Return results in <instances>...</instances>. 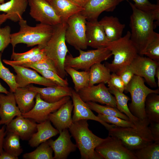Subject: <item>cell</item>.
I'll use <instances>...</instances> for the list:
<instances>
[{"instance_id": "44dd1931", "label": "cell", "mask_w": 159, "mask_h": 159, "mask_svg": "<svg viewBox=\"0 0 159 159\" xmlns=\"http://www.w3.org/2000/svg\"><path fill=\"white\" fill-rule=\"evenodd\" d=\"M22 113L16 105L14 93H0V124L7 125L15 117Z\"/></svg>"}, {"instance_id": "836d02e7", "label": "cell", "mask_w": 159, "mask_h": 159, "mask_svg": "<svg viewBox=\"0 0 159 159\" xmlns=\"http://www.w3.org/2000/svg\"><path fill=\"white\" fill-rule=\"evenodd\" d=\"M53 152L47 141L40 144L33 151L24 154L23 158L25 159H53Z\"/></svg>"}, {"instance_id": "52a82bcc", "label": "cell", "mask_w": 159, "mask_h": 159, "mask_svg": "<svg viewBox=\"0 0 159 159\" xmlns=\"http://www.w3.org/2000/svg\"><path fill=\"white\" fill-rule=\"evenodd\" d=\"M145 80L134 75L125 91L130 94L131 102L128 107L132 114L140 121L148 120L145 112V103L148 95L152 93L159 94V88L152 90L145 85Z\"/></svg>"}, {"instance_id": "f35d334b", "label": "cell", "mask_w": 159, "mask_h": 159, "mask_svg": "<svg viewBox=\"0 0 159 159\" xmlns=\"http://www.w3.org/2000/svg\"><path fill=\"white\" fill-rule=\"evenodd\" d=\"M143 55L156 61L159 62V34L155 32L154 37L148 44Z\"/></svg>"}, {"instance_id": "ba28073f", "label": "cell", "mask_w": 159, "mask_h": 159, "mask_svg": "<svg viewBox=\"0 0 159 159\" xmlns=\"http://www.w3.org/2000/svg\"><path fill=\"white\" fill-rule=\"evenodd\" d=\"M79 55L74 57L72 55H67L65 67H69L78 70L89 71L94 64L101 63L112 55L111 52L107 47L84 51L79 50Z\"/></svg>"}, {"instance_id": "7c38bea8", "label": "cell", "mask_w": 159, "mask_h": 159, "mask_svg": "<svg viewBox=\"0 0 159 159\" xmlns=\"http://www.w3.org/2000/svg\"><path fill=\"white\" fill-rule=\"evenodd\" d=\"M29 14L36 21L54 26L62 22L49 1L28 0Z\"/></svg>"}, {"instance_id": "4316f807", "label": "cell", "mask_w": 159, "mask_h": 159, "mask_svg": "<svg viewBox=\"0 0 159 159\" xmlns=\"http://www.w3.org/2000/svg\"><path fill=\"white\" fill-rule=\"evenodd\" d=\"M50 4L62 21L67 22L72 15L81 12L83 7L77 5L69 0H49Z\"/></svg>"}, {"instance_id": "ac0fdd59", "label": "cell", "mask_w": 159, "mask_h": 159, "mask_svg": "<svg viewBox=\"0 0 159 159\" xmlns=\"http://www.w3.org/2000/svg\"><path fill=\"white\" fill-rule=\"evenodd\" d=\"M119 3L118 0H87L80 13L87 21L97 20L103 12L113 11Z\"/></svg>"}, {"instance_id": "4fadbf2b", "label": "cell", "mask_w": 159, "mask_h": 159, "mask_svg": "<svg viewBox=\"0 0 159 159\" xmlns=\"http://www.w3.org/2000/svg\"><path fill=\"white\" fill-rule=\"evenodd\" d=\"M159 62L138 54L129 65L134 75L144 78L147 83L151 87L157 86L155 74Z\"/></svg>"}, {"instance_id": "60d3db41", "label": "cell", "mask_w": 159, "mask_h": 159, "mask_svg": "<svg viewBox=\"0 0 159 159\" xmlns=\"http://www.w3.org/2000/svg\"><path fill=\"white\" fill-rule=\"evenodd\" d=\"M40 74L42 76L48 79L57 86L66 87L68 86L69 83L67 79L61 78L57 73L51 70H42L37 69H34Z\"/></svg>"}, {"instance_id": "9f6ffc18", "label": "cell", "mask_w": 159, "mask_h": 159, "mask_svg": "<svg viewBox=\"0 0 159 159\" xmlns=\"http://www.w3.org/2000/svg\"><path fill=\"white\" fill-rule=\"evenodd\" d=\"M5 0H0V4L4 3Z\"/></svg>"}, {"instance_id": "8fae6325", "label": "cell", "mask_w": 159, "mask_h": 159, "mask_svg": "<svg viewBox=\"0 0 159 159\" xmlns=\"http://www.w3.org/2000/svg\"><path fill=\"white\" fill-rule=\"evenodd\" d=\"M35 104L29 111L22 114L25 118L31 119L36 123H40L48 119L49 115L58 110L62 105L70 100V97H64L60 100L53 103H49L43 100L39 94L35 97Z\"/></svg>"}, {"instance_id": "816d5d0a", "label": "cell", "mask_w": 159, "mask_h": 159, "mask_svg": "<svg viewBox=\"0 0 159 159\" xmlns=\"http://www.w3.org/2000/svg\"><path fill=\"white\" fill-rule=\"evenodd\" d=\"M69 1L83 8L87 0H69Z\"/></svg>"}, {"instance_id": "f546056e", "label": "cell", "mask_w": 159, "mask_h": 159, "mask_svg": "<svg viewBox=\"0 0 159 159\" xmlns=\"http://www.w3.org/2000/svg\"><path fill=\"white\" fill-rule=\"evenodd\" d=\"M108 88L110 92L114 95L116 100L117 108L120 112L125 114L130 120L135 124L142 121L133 115L130 111L127 102L130 99L127 96L114 87Z\"/></svg>"}, {"instance_id": "681fc988", "label": "cell", "mask_w": 159, "mask_h": 159, "mask_svg": "<svg viewBox=\"0 0 159 159\" xmlns=\"http://www.w3.org/2000/svg\"><path fill=\"white\" fill-rule=\"evenodd\" d=\"M5 127V125L3 126L1 128L0 127V155L4 151L3 143L4 138L7 133Z\"/></svg>"}, {"instance_id": "30bf717a", "label": "cell", "mask_w": 159, "mask_h": 159, "mask_svg": "<svg viewBox=\"0 0 159 159\" xmlns=\"http://www.w3.org/2000/svg\"><path fill=\"white\" fill-rule=\"evenodd\" d=\"M95 150L102 159H137L133 151L114 137L109 136Z\"/></svg>"}, {"instance_id": "e0dca14e", "label": "cell", "mask_w": 159, "mask_h": 159, "mask_svg": "<svg viewBox=\"0 0 159 159\" xmlns=\"http://www.w3.org/2000/svg\"><path fill=\"white\" fill-rule=\"evenodd\" d=\"M59 134L56 140L50 138L47 141L54 152V159H66L71 152L76 151L77 145L72 142L67 129L63 130Z\"/></svg>"}, {"instance_id": "484cf974", "label": "cell", "mask_w": 159, "mask_h": 159, "mask_svg": "<svg viewBox=\"0 0 159 159\" xmlns=\"http://www.w3.org/2000/svg\"><path fill=\"white\" fill-rule=\"evenodd\" d=\"M37 93L27 87H18L14 92L16 104L22 114L27 112L34 107Z\"/></svg>"}, {"instance_id": "ffe728a7", "label": "cell", "mask_w": 159, "mask_h": 159, "mask_svg": "<svg viewBox=\"0 0 159 159\" xmlns=\"http://www.w3.org/2000/svg\"><path fill=\"white\" fill-rule=\"evenodd\" d=\"M86 35L88 46L96 49L106 47L110 42L98 20L87 21Z\"/></svg>"}, {"instance_id": "cb8c5ba5", "label": "cell", "mask_w": 159, "mask_h": 159, "mask_svg": "<svg viewBox=\"0 0 159 159\" xmlns=\"http://www.w3.org/2000/svg\"><path fill=\"white\" fill-rule=\"evenodd\" d=\"M59 134V131L51 125L48 119L37 124V131L29 140V144L32 147H37L41 143Z\"/></svg>"}, {"instance_id": "7dc6e473", "label": "cell", "mask_w": 159, "mask_h": 159, "mask_svg": "<svg viewBox=\"0 0 159 159\" xmlns=\"http://www.w3.org/2000/svg\"><path fill=\"white\" fill-rule=\"evenodd\" d=\"M116 74L119 76L122 80L124 84L125 88L134 75L130 68L129 66L122 69Z\"/></svg>"}, {"instance_id": "83f0119b", "label": "cell", "mask_w": 159, "mask_h": 159, "mask_svg": "<svg viewBox=\"0 0 159 159\" xmlns=\"http://www.w3.org/2000/svg\"><path fill=\"white\" fill-rule=\"evenodd\" d=\"M28 4V0H10L0 4V11L6 13L8 19L14 22L19 21L23 19L22 15Z\"/></svg>"}, {"instance_id": "4dcf8cb0", "label": "cell", "mask_w": 159, "mask_h": 159, "mask_svg": "<svg viewBox=\"0 0 159 159\" xmlns=\"http://www.w3.org/2000/svg\"><path fill=\"white\" fill-rule=\"evenodd\" d=\"M145 112L150 122H159V95L152 93L146 97L145 103Z\"/></svg>"}, {"instance_id": "d4e9b609", "label": "cell", "mask_w": 159, "mask_h": 159, "mask_svg": "<svg viewBox=\"0 0 159 159\" xmlns=\"http://www.w3.org/2000/svg\"><path fill=\"white\" fill-rule=\"evenodd\" d=\"M99 21L110 42L117 40L122 37L125 25L121 23L117 17L105 16Z\"/></svg>"}, {"instance_id": "bcb514c9", "label": "cell", "mask_w": 159, "mask_h": 159, "mask_svg": "<svg viewBox=\"0 0 159 159\" xmlns=\"http://www.w3.org/2000/svg\"><path fill=\"white\" fill-rule=\"evenodd\" d=\"M107 84L108 88L114 87L122 92L125 91V87L123 82L119 76L115 73H113L111 74Z\"/></svg>"}, {"instance_id": "c3c4849f", "label": "cell", "mask_w": 159, "mask_h": 159, "mask_svg": "<svg viewBox=\"0 0 159 159\" xmlns=\"http://www.w3.org/2000/svg\"><path fill=\"white\" fill-rule=\"evenodd\" d=\"M148 127L154 142H159V122H150Z\"/></svg>"}, {"instance_id": "e575fe53", "label": "cell", "mask_w": 159, "mask_h": 159, "mask_svg": "<svg viewBox=\"0 0 159 159\" xmlns=\"http://www.w3.org/2000/svg\"><path fill=\"white\" fill-rule=\"evenodd\" d=\"M86 103L91 110L96 112L98 114L107 116H116L126 120H130L127 116L120 112L116 108L107 105H102L96 103V102L91 101Z\"/></svg>"}, {"instance_id": "b9f144b4", "label": "cell", "mask_w": 159, "mask_h": 159, "mask_svg": "<svg viewBox=\"0 0 159 159\" xmlns=\"http://www.w3.org/2000/svg\"><path fill=\"white\" fill-rule=\"evenodd\" d=\"M21 66L28 68H31L33 69L51 70L57 74L52 62L47 57L35 62L24 64Z\"/></svg>"}, {"instance_id": "d6a6232c", "label": "cell", "mask_w": 159, "mask_h": 159, "mask_svg": "<svg viewBox=\"0 0 159 159\" xmlns=\"http://www.w3.org/2000/svg\"><path fill=\"white\" fill-rule=\"evenodd\" d=\"M3 143L4 150L14 156L18 157L22 153L19 136L12 132H7Z\"/></svg>"}, {"instance_id": "277c9868", "label": "cell", "mask_w": 159, "mask_h": 159, "mask_svg": "<svg viewBox=\"0 0 159 159\" xmlns=\"http://www.w3.org/2000/svg\"><path fill=\"white\" fill-rule=\"evenodd\" d=\"M87 120L73 122L69 128L80 152L81 159H102L95 148L106 138H100L93 134L88 128Z\"/></svg>"}, {"instance_id": "603a6c76", "label": "cell", "mask_w": 159, "mask_h": 159, "mask_svg": "<svg viewBox=\"0 0 159 159\" xmlns=\"http://www.w3.org/2000/svg\"><path fill=\"white\" fill-rule=\"evenodd\" d=\"M30 90L40 95L41 99L49 103L57 102L64 97L72 95V88L68 87L59 86L41 88L33 85L27 86Z\"/></svg>"}, {"instance_id": "f907efd6", "label": "cell", "mask_w": 159, "mask_h": 159, "mask_svg": "<svg viewBox=\"0 0 159 159\" xmlns=\"http://www.w3.org/2000/svg\"><path fill=\"white\" fill-rule=\"evenodd\" d=\"M18 157L14 156L4 150L0 155V159H18Z\"/></svg>"}, {"instance_id": "1f68e13d", "label": "cell", "mask_w": 159, "mask_h": 159, "mask_svg": "<svg viewBox=\"0 0 159 159\" xmlns=\"http://www.w3.org/2000/svg\"><path fill=\"white\" fill-rule=\"evenodd\" d=\"M64 69L67 74L71 77L76 92H78L81 89L88 86L89 70L80 72L69 67H65Z\"/></svg>"}, {"instance_id": "6da1fadb", "label": "cell", "mask_w": 159, "mask_h": 159, "mask_svg": "<svg viewBox=\"0 0 159 159\" xmlns=\"http://www.w3.org/2000/svg\"><path fill=\"white\" fill-rule=\"evenodd\" d=\"M129 3L132 12L130 16V38L137 49L138 54L143 53L148 44L153 38L155 32L154 21L159 23V19L153 14L136 8L134 4Z\"/></svg>"}, {"instance_id": "db71d44e", "label": "cell", "mask_w": 159, "mask_h": 159, "mask_svg": "<svg viewBox=\"0 0 159 159\" xmlns=\"http://www.w3.org/2000/svg\"><path fill=\"white\" fill-rule=\"evenodd\" d=\"M9 92L1 84L0 82V93H4L7 94Z\"/></svg>"}, {"instance_id": "f1b7e54d", "label": "cell", "mask_w": 159, "mask_h": 159, "mask_svg": "<svg viewBox=\"0 0 159 159\" xmlns=\"http://www.w3.org/2000/svg\"><path fill=\"white\" fill-rule=\"evenodd\" d=\"M89 80L88 86L95 84L107 83L111 76L110 71L104 64L101 63L92 65L89 70Z\"/></svg>"}, {"instance_id": "8992f818", "label": "cell", "mask_w": 159, "mask_h": 159, "mask_svg": "<svg viewBox=\"0 0 159 159\" xmlns=\"http://www.w3.org/2000/svg\"><path fill=\"white\" fill-rule=\"evenodd\" d=\"M130 32L119 39L110 42L106 47L114 55L111 63L106 62L105 65L110 72L117 73L124 67L128 66L138 54L137 48L131 40Z\"/></svg>"}, {"instance_id": "9c48e42d", "label": "cell", "mask_w": 159, "mask_h": 159, "mask_svg": "<svg viewBox=\"0 0 159 159\" xmlns=\"http://www.w3.org/2000/svg\"><path fill=\"white\" fill-rule=\"evenodd\" d=\"M87 21L80 12L71 16L67 21L66 42L78 50H85L88 47L86 35Z\"/></svg>"}, {"instance_id": "d6986e66", "label": "cell", "mask_w": 159, "mask_h": 159, "mask_svg": "<svg viewBox=\"0 0 159 159\" xmlns=\"http://www.w3.org/2000/svg\"><path fill=\"white\" fill-rule=\"evenodd\" d=\"M37 124L33 120L21 115L13 119L6 125V129L7 132L15 133L22 140H28L36 132Z\"/></svg>"}, {"instance_id": "f6af8a7d", "label": "cell", "mask_w": 159, "mask_h": 159, "mask_svg": "<svg viewBox=\"0 0 159 159\" xmlns=\"http://www.w3.org/2000/svg\"><path fill=\"white\" fill-rule=\"evenodd\" d=\"M42 49L37 46L28 51L22 53L15 52L14 51V49H13L11 57V59L14 61H18L25 59L33 56L39 52Z\"/></svg>"}, {"instance_id": "d590c367", "label": "cell", "mask_w": 159, "mask_h": 159, "mask_svg": "<svg viewBox=\"0 0 159 159\" xmlns=\"http://www.w3.org/2000/svg\"><path fill=\"white\" fill-rule=\"evenodd\" d=\"M134 152L137 159H159V142H153Z\"/></svg>"}, {"instance_id": "f5cc1de1", "label": "cell", "mask_w": 159, "mask_h": 159, "mask_svg": "<svg viewBox=\"0 0 159 159\" xmlns=\"http://www.w3.org/2000/svg\"><path fill=\"white\" fill-rule=\"evenodd\" d=\"M8 16L6 14H0V25L8 19Z\"/></svg>"}, {"instance_id": "6f0895ef", "label": "cell", "mask_w": 159, "mask_h": 159, "mask_svg": "<svg viewBox=\"0 0 159 159\" xmlns=\"http://www.w3.org/2000/svg\"><path fill=\"white\" fill-rule=\"evenodd\" d=\"M47 0L49 1V0Z\"/></svg>"}, {"instance_id": "8d00e7d4", "label": "cell", "mask_w": 159, "mask_h": 159, "mask_svg": "<svg viewBox=\"0 0 159 159\" xmlns=\"http://www.w3.org/2000/svg\"><path fill=\"white\" fill-rule=\"evenodd\" d=\"M120 3L125 0H118ZM135 7L143 11L152 14L159 19V0H132Z\"/></svg>"}, {"instance_id": "ab89813d", "label": "cell", "mask_w": 159, "mask_h": 159, "mask_svg": "<svg viewBox=\"0 0 159 159\" xmlns=\"http://www.w3.org/2000/svg\"><path fill=\"white\" fill-rule=\"evenodd\" d=\"M97 116L100 119L104 122L107 123L112 124L119 127H134L137 124H135L130 120H126L115 116H107L100 114H98Z\"/></svg>"}, {"instance_id": "7bdbcfd3", "label": "cell", "mask_w": 159, "mask_h": 159, "mask_svg": "<svg viewBox=\"0 0 159 159\" xmlns=\"http://www.w3.org/2000/svg\"><path fill=\"white\" fill-rule=\"evenodd\" d=\"M47 57L45 54L43 49L38 53L29 58L18 61L3 59V61L5 64L9 65H15L21 66L27 63L35 62L46 58Z\"/></svg>"}, {"instance_id": "7a4b0ae2", "label": "cell", "mask_w": 159, "mask_h": 159, "mask_svg": "<svg viewBox=\"0 0 159 159\" xmlns=\"http://www.w3.org/2000/svg\"><path fill=\"white\" fill-rule=\"evenodd\" d=\"M149 123L147 120L140 121L134 127L116 126L108 130L109 136L119 139L127 148L134 152L154 142L148 127Z\"/></svg>"}, {"instance_id": "11a10c76", "label": "cell", "mask_w": 159, "mask_h": 159, "mask_svg": "<svg viewBox=\"0 0 159 159\" xmlns=\"http://www.w3.org/2000/svg\"><path fill=\"white\" fill-rule=\"evenodd\" d=\"M155 77L157 79V86L159 87V66L156 69L155 74Z\"/></svg>"}, {"instance_id": "5bb4252c", "label": "cell", "mask_w": 159, "mask_h": 159, "mask_svg": "<svg viewBox=\"0 0 159 159\" xmlns=\"http://www.w3.org/2000/svg\"><path fill=\"white\" fill-rule=\"evenodd\" d=\"M85 102H98L116 108L115 98L110 92L105 84L99 83L97 85L88 86L77 92Z\"/></svg>"}, {"instance_id": "2e32d148", "label": "cell", "mask_w": 159, "mask_h": 159, "mask_svg": "<svg viewBox=\"0 0 159 159\" xmlns=\"http://www.w3.org/2000/svg\"><path fill=\"white\" fill-rule=\"evenodd\" d=\"M71 97L73 105V114L72 117L73 122L82 120H94L100 123L108 130L116 126L109 124L96 116L78 93L72 89Z\"/></svg>"}, {"instance_id": "7402d4cb", "label": "cell", "mask_w": 159, "mask_h": 159, "mask_svg": "<svg viewBox=\"0 0 159 159\" xmlns=\"http://www.w3.org/2000/svg\"><path fill=\"white\" fill-rule=\"evenodd\" d=\"M73 108L72 101L69 100L57 110L49 115L48 119L59 133L64 129L69 128L72 124V112Z\"/></svg>"}, {"instance_id": "5b68a950", "label": "cell", "mask_w": 159, "mask_h": 159, "mask_svg": "<svg viewBox=\"0 0 159 159\" xmlns=\"http://www.w3.org/2000/svg\"><path fill=\"white\" fill-rule=\"evenodd\" d=\"M20 29L18 32L11 34V42L13 49L19 43L26 44L27 47L37 45L43 49L51 37L53 31V26L40 23L35 26L28 25L23 19L19 21Z\"/></svg>"}, {"instance_id": "74e56055", "label": "cell", "mask_w": 159, "mask_h": 159, "mask_svg": "<svg viewBox=\"0 0 159 159\" xmlns=\"http://www.w3.org/2000/svg\"><path fill=\"white\" fill-rule=\"evenodd\" d=\"M1 56L2 53L0 52V78L8 85L10 91L14 93L18 87L15 81V76L3 64Z\"/></svg>"}, {"instance_id": "ee69618b", "label": "cell", "mask_w": 159, "mask_h": 159, "mask_svg": "<svg viewBox=\"0 0 159 159\" xmlns=\"http://www.w3.org/2000/svg\"><path fill=\"white\" fill-rule=\"evenodd\" d=\"M11 28L9 26L4 28L0 27V52H3L11 43Z\"/></svg>"}, {"instance_id": "3957f363", "label": "cell", "mask_w": 159, "mask_h": 159, "mask_svg": "<svg viewBox=\"0 0 159 159\" xmlns=\"http://www.w3.org/2000/svg\"><path fill=\"white\" fill-rule=\"evenodd\" d=\"M67 22L53 26L52 35L43 48L47 58L53 63L58 74L64 79L67 75L65 70V61L68 52L66 44L65 32Z\"/></svg>"}, {"instance_id": "9a60e30c", "label": "cell", "mask_w": 159, "mask_h": 159, "mask_svg": "<svg viewBox=\"0 0 159 159\" xmlns=\"http://www.w3.org/2000/svg\"><path fill=\"white\" fill-rule=\"evenodd\" d=\"M16 74L15 81L18 87H25L31 83L46 87L57 86L52 81L39 75L35 70L22 66L11 65Z\"/></svg>"}]
</instances>
